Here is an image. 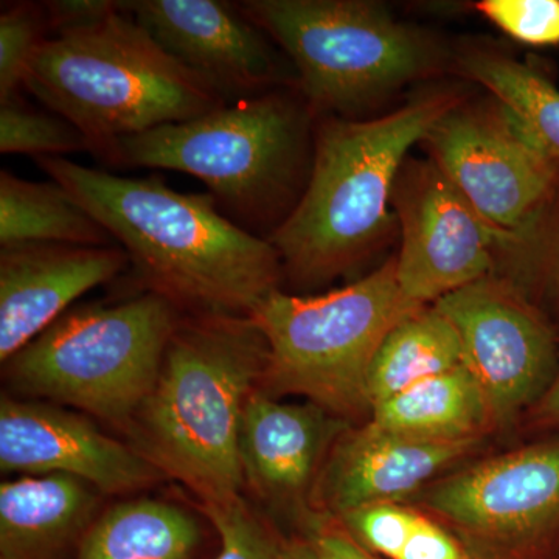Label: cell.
<instances>
[{
  "mask_svg": "<svg viewBox=\"0 0 559 559\" xmlns=\"http://www.w3.org/2000/svg\"><path fill=\"white\" fill-rule=\"evenodd\" d=\"M127 252L143 285L193 314L249 316L278 289L270 240L219 212L210 193H180L156 176L121 178L64 157H38Z\"/></svg>",
  "mask_w": 559,
  "mask_h": 559,
  "instance_id": "1",
  "label": "cell"
},
{
  "mask_svg": "<svg viewBox=\"0 0 559 559\" xmlns=\"http://www.w3.org/2000/svg\"><path fill=\"white\" fill-rule=\"evenodd\" d=\"M267 355L266 337L250 316L180 318L159 380L132 423L131 447L200 503L241 496L242 412Z\"/></svg>",
  "mask_w": 559,
  "mask_h": 559,
  "instance_id": "2",
  "label": "cell"
},
{
  "mask_svg": "<svg viewBox=\"0 0 559 559\" xmlns=\"http://www.w3.org/2000/svg\"><path fill=\"white\" fill-rule=\"evenodd\" d=\"M455 106L454 95H428L380 119L320 123L307 189L270 237L294 282H329L369 252L388 223L407 153Z\"/></svg>",
  "mask_w": 559,
  "mask_h": 559,
  "instance_id": "3",
  "label": "cell"
},
{
  "mask_svg": "<svg viewBox=\"0 0 559 559\" xmlns=\"http://www.w3.org/2000/svg\"><path fill=\"white\" fill-rule=\"evenodd\" d=\"M24 90L75 124L97 156L117 140L226 105L140 27L124 2L108 20L44 40Z\"/></svg>",
  "mask_w": 559,
  "mask_h": 559,
  "instance_id": "4",
  "label": "cell"
},
{
  "mask_svg": "<svg viewBox=\"0 0 559 559\" xmlns=\"http://www.w3.org/2000/svg\"><path fill=\"white\" fill-rule=\"evenodd\" d=\"M310 114V106L301 108L285 92L272 91L117 140L100 157L123 167L194 176L234 223L250 234L267 226L271 237L307 189L300 178L305 156L314 153L308 151Z\"/></svg>",
  "mask_w": 559,
  "mask_h": 559,
  "instance_id": "5",
  "label": "cell"
},
{
  "mask_svg": "<svg viewBox=\"0 0 559 559\" xmlns=\"http://www.w3.org/2000/svg\"><path fill=\"white\" fill-rule=\"evenodd\" d=\"M179 319L178 307L156 293L73 308L3 364L7 381L130 433Z\"/></svg>",
  "mask_w": 559,
  "mask_h": 559,
  "instance_id": "6",
  "label": "cell"
},
{
  "mask_svg": "<svg viewBox=\"0 0 559 559\" xmlns=\"http://www.w3.org/2000/svg\"><path fill=\"white\" fill-rule=\"evenodd\" d=\"M417 311L401 294L396 261L320 296L271 293L250 318L270 347L259 390L294 393L344 419L371 412L369 371L382 341Z\"/></svg>",
  "mask_w": 559,
  "mask_h": 559,
  "instance_id": "7",
  "label": "cell"
},
{
  "mask_svg": "<svg viewBox=\"0 0 559 559\" xmlns=\"http://www.w3.org/2000/svg\"><path fill=\"white\" fill-rule=\"evenodd\" d=\"M242 14L282 47L311 112L347 119L432 68L429 40L367 0H248Z\"/></svg>",
  "mask_w": 559,
  "mask_h": 559,
  "instance_id": "8",
  "label": "cell"
},
{
  "mask_svg": "<svg viewBox=\"0 0 559 559\" xmlns=\"http://www.w3.org/2000/svg\"><path fill=\"white\" fill-rule=\"evenodd\" d=\"M411 502L479 559H540L559 525V440L454 471Z\"/></svg>",
  "mask_w": 559,
  "mask_h": 559,
  "instance_id": "9",
  "label": "cell"
},
{
  "mask_svg": "<svg viewBox=\"0 0 559 559\" xmlns=\"http://www.w3.org/2000/svg\"><path fill=\"white\" fill-rule=\"evenodd\" d=\"M432 162L498 234L528 241L555 193L558 162L528 145L506 119L455 106L428 132Z\"/></svg>",
  "mask_w": 559,
  "mask_h": 559,
  "instance_id": "10",
  "label": "cell"
},
{
  "mask_svg": "<svg viewBox=\"0 0 559 559\" xmlns=\"http://www.w3.org/2000/svg\"><path fill=\"white\" fill-rule=\"evenodd\" d=\"M433 307L451 320L491 411L507 428L536 406L557 377L554 334L513 283L488 275L441 297Z\"/></svg>",
  "mask_w": 559,
  "mask_h": 559,
  "instance_id": "11",
  "label": "cell"
},
{
  "mask_svg": "<svg viewBox=\"0 0 559 559\" xmlns=\"http://www.w3.org/2000/svg\"><path fill=\"white\" fill-rule=\"evenodd\" d=\"M392 202L403 230L396 278L417 310L492 275L496 250L511 248L433 162L404 165Z\"/></svg>",
  "mask_w": 559,
  "mask_h": 559,
  "instance_id": "12",
  "label": "cell"
},
{
  "mask_svg": "<svg viewBox=\"0 0 559 559\" xmlns=\"http://www.w3.org/2000/svg\"><path fill=\"white\" fill-rule=\"evenodd\" d=\"M128 13L151 38L197 73L223 100L259 97L288 76L274 43L242 14L219 0H132Z\"/></svg>",
  "mask_w": 559,
  "mask_h": 559,
  "instance_id": "13",
  "label": "cell"
},
{
  "mask_svg": "<svg viewBox=\"0 0 559 559\" xmlns=\"http://www.w3.org/2000/svg\"><path fill=\"white\" fill-rule=\"evenodd\" d=\"M0 469L24 476L64 474L102 495H127L165 477L134 448L94 423L40 401H0Z\"/></svg>",
  "mask_w": 559,
  "mask_h": 559,
  "instance_id": "14",
  "label": "cell"
},
{
  "mask_svg": "<svg viewBox=\"0 0 559 559\" xmlns=\"http://www.w3.org/2000/svg\"><path fill=\"white\" fill-rule=\"evenodd\" d=\"M352 428L318 404L280 403L255 389L242 412L240 463L245 487L271 510L304 524L312 491L334 443Z\"/></svg>",
  "mask_w": 559,
  "mask_h": 559,
  "instance_id": "15",
  "label": "cell"
},
{
  "mask_svg": "<svg viewBox=\"0 0 559 559\" xmlns=\"http://www.w3.org/2000/svg\"><path fill=\"white\" fill-rule=\"evenodd\" d=\"M481 440L411 439L366 423L334 443L312 491L316 514L340 518L374 503H406L444 469L473 454Z\"/></svg>",
  "mask_w": 559,
  "mask_h": 559,
  "instance_id": "16",
  "label": "cell"
},
{
  "mask_svg": "<svg viewBox=\"0 0 559 559\" xmlns=\"http://www.w3.org/2000/svg\"><path fill=\"white\" fill-rule=\"evenodd\" d=\"M117 246L22 245L0 249V360L5 364L87 290L127 270Z\"/></svg>",
  "mask_w": 559,
  "mask_h": 559,
  "instance_id": "17",
  "label": "cell"
},
{
  "mask_svg": "<svg viewBox=\"0 0 559 559\" xmlns=\"http://www.w3.org/2000/svg\"><path fill=\"white\" fill-rule=\"evenodd\" d=\"M98 491L64 474L0 485V559H68L97 520Z\"/></svg>",
  "mask_w": 559,
  "mask_h": 559,
  "instance_id": "18",
  "label": "cell"
},
{
  "mask_svg": "<svg viewBox=\"0 0 559 559\" xmlns=\"http://www.w3.org/2000/svg\"><path fill=\"white\" fill-rule=\"evenodd\" d=\"M370 417L378 428L428 441L484 440L495 428L484 390L465 364L378 404Z\"/></svg>",
  "mask_w": 559,
  "mask_h": 559,
  "instance_id": "19",
  "label": "cell"
},
{
  "mask_svg": "<svg viewBox=\"0 0 559 559\" xmlns=\"http://www.w3.org/2000/svg\"><path fill=\"white\" fill-rule=\"evenodd\" d=\"M200 525L186 510L156 499H132L97 516L73 559H190Z\"/></svg>",
  "mask_w": 559,
  "mask_h": 559,
  "instance_id": "20",
  "label": "cell"
},
{
  "mask_svg": "<svg viewBox=\"0 0 559 559\" xmlns=\"http://www.w3.org/2000/svg\"><path fill=\"white\" fill-rule=\"evenodd\" d=\"M117 246L112 235L60 183L0 171V246Z\"/></svg>",
  "mask_w": 559,
  "mask_h": 559,
  "instance_id": "21",
  "label": "cell"
},
{
  "mask_svg": "<svg viewBox=\"0 0 559 559\" xmlns=\"http://www.w3.org/2000/svg\"><path fill=\"white\" fill-rule=\"evenodd\" d=\"M463 366L455 326L436 307L419 308L382 341L369 371L370 409L418 382Z\"/></svg>",
  "mask_w": 559,
  "mask_h": 559,
  "instance_id": "22",
  "label": "cell"
},
{
  "mask_svg": "<svg viewBox=\"0 0 559 559\" xmlns=\"http://www.w3.org/2000/svg\"><path fill=\"white\" fill-rule=\"evenodd\" d=\"M460 68L495 95L500 116L528 145L559 164V91L538 70L488 50H469Z\"/></svg>",
  "mask_w": 559,
  "mask_h": 559,
  "instance_id": "23",
  "label": "cell"
},
{
  "mask_svg": "<svg viewBox=\"0 0 559 559\" xmlns=\"http://www.w3.org/2000/svg\"><path fill=\"white\" fill-rule=\"evenodd\" d=\"M200 506L219 536L215 559H316L304 536L283 532L242 495Z\"/></svg>",
  "mask_w": 559,
  "mask_h": 559,
  "instance_id": "24",
  "label": "cell"
},
{
  "mask_svg": "<svg viewBox=\"0 0 559 559\" xmlns=\"http://www.w3.org/2000/svg\"><path fill=\"white\" fill-rule=\"evenodd\" d=\"M76 151H94V146L60 114L35 109L21 95L0 103V153L25 154L38 159Z\"/></svg>",
  "mask_w": 559,
  "mask_h": 559,
  "instance_id": "25",
  "label": "cell"
},
{
  "mask_svg": "<svg viewBox=\"0 0 559 559\" xmlns=\"http://www.w3.org/2000/svg\"><path fill=\"white\" fill-rule=\"evenodd\" d=\"M44 3H7L0 14V103L13 100L40 44L49 36Z\"/></svg>",
  "mask_w": 559,
  "mask_h": 559,
  "instance_id": "26",
  "label": "cell"
},
{
  "mask_svg": "<svg viewBox=\"0 0 559 559\" xmlns=\"http://www.w3.org/2000/svg\"><path fill=\"white\" fill-rule=\"evenodd\" d=\"M476 10L525 46H559V0H481Z\"/></svg>",
  "mask_w": 559,
  "mask_h": 559,
  "instance_id": "27",
  "label": "cell"
},
{
  "mask_svg": "<svg viewBox=\"0 0 559 559\" xmlns=\"http://www.w3.org/2000/svg\"><path fill=\"white\" fill-rule=\"evenodd\" d=\"M297 533L310 544L316 559H384L360 546L334 518L311 514Z\"/></svg>",
  "mask_w": 559,
  "mask_h": 559,
  "instance_id": "28",
  "label": "cell"
},
{
  "mask_svg": "<svg viewBox=\"0 0 559 559\" xmlns=\"http://www.w3.org/2000/svg\"><path fill=\"white\" fill-rule=\"evenodd\" d=\"M47 24L51 35L79 31L108 20L112 14L123 10V2L117 0H51L44 2Z\"/></svg>",
  "mask_w": 559,
  "mask_h": 559,
  "instance_id": "29",
  "label": "cell"
},
{
  "mask_svg": "<svg viewBox=\"0 0 559 559\" xmlns=\"http://www.w3.org/2000/svg\"><path fill=\"white\" fill-rule=\"evenodd\" d=\"M536 417L543 421H559V371L543 399L536 403Z\"/></svg>",
  "mask_w": 559,
  "mask_h": 559,
  "instance_id": "30",
  "label": "cell"
},
{
  "mask_svg": "<svg viewBox=\"0 0 559 559\" xmlns=\"http://www.w3.org/2000/svg\"><path fill=\"white\" fill-rule=\"evenodd\" d=\"M558 271H559V248H558Z\"/></svg>",
  "mask_w": 559,
  "mask_h": 559,
  "instance_id": "31",
  "label": "cell"
}]
</instances>
